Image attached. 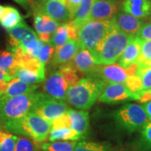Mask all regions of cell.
Returning a JSON list of instances; mask_svg holds the SVG:
<instances>
[{
  "label": "cell",
  "mask_w": 151,
  "mask_h": 151,
  "mask_svg": "<svg viewBox=\"0 0 151 151\" xmlns=\"http://www.w3.org/2000/svg\"><path fill=\"white\" fill-rule=\"evenodd\" d=\"M55 52V48L49 43H43L42 48L39 51L37 59L41 63L46 65L50 60H51Z\"/></svg>",
  "instance_id": "cell-33"
},
{
  "label": "cell",
  "mask_w": 151,
  "mask_h": 151,
  "mask_svg": "<svg viewBox=\"0 0 151 151\" xmlns=\"http://www.w3.org/2000/svg\"><path fill=\"white\" fill-rule=\"evenodd\" d=\"M106 83L101 79L87 77L69 86L67 101L75 108L87 110L92 106L99 99Z\"/></svg>",
  "instance_id": "cell-2"
},
{
  "label": "cell",
  "mask_w": 151,
  "mask_h": 151,
  "mask_svg": "<svg viewBox=\"0 0 151 151\" xmlns=\"http://www.w3.org/2000/svg\"><path fill=\"white\" fill-rule=\"evenodd\" d=\"M36 10L43 13L60 24H65L71 20L66 0H41Z\"/></svg>",
  "instance_id": "cell-12"
},
{
  "label": "cell",
  "mask_w": 151,
  "mask_h": 151,
  "mask_svg": "<svg viewBox=\"0 0 151 151\" xmlns=\"http://www.w3.org/2000/svg\"><path fill=\"white\" fill-rule=\"evenodd\" d=\"M113 116L118 125L129 132L141 131L150 121L143 107L132 103L122 106Z\"/></svg>",
  "instance_id": "cell-7"
},
{
  "label": "cell",
  "mask_w": 151,
  "mask_h": 151,
  "mask_svg": "<svg viewBox=\"0 0 151 151\" xmlns=\"http://www.w3.org/2000/svg\"><path fill=\"white\" fill-rule=\"evenodd\" d=\"M124 85L130 91L134 93L138 94L142 91V81L140 77L137 74L128 77Z\"/></svg>",
  "instance_id": "cell-35"
},
{
  "label": "cell",
  "mask_w": 151,
  "mask_h": 151,
  "mask_svg": "<svg viewBox=\"0 0 151 151\" xmlns=\"http://www.w3.org/2000/svg\"><path fill=\"white\" fill-rule=\"evenodd\" d=\"M117 13L118 6L114 0H94L87 22L111 20Z\"/></svg>",
  "instance_id": "cell-13"
},
{
  "label": "cell",
  "mask_w": 151,
  "mask_h": 151,
  "mask_svg": "<svg viewBox=\"0 0 151 151\" xmlns=\"http://www.w3.org/2000/svg\"><path fill=\"white\" fill-rule=\"evenodd\" d=\"M60 72L67 80L69 86H73L80 81L78 75V70L74 67L73 64L71 62L65 65L60 66L59 69Z\"/></svg>",
  "instance_id": "cell-30"
},
{
  "label": "cell",
  "mask_w": 151,
  "mask_h": 151,
  "mask_svg": "<svg viewBox=\"0 0 151 151\" xmlns=\"http://www.w3.org/2000/svg\"><path fill=\"white\" fill-rule=\"evenodd\" d=\"M11 80V77H9L6 73H5L4 71L0 69V83L4 82V81H10Z\"/></svg>",
  "instance_id": "cell-44"
},
{
  "label": "cell",
  "mask_w": 151,
  "mask_h": 151,
  "mask_svg": "<svg viewBox=\"0 0 151 151\" xmlns=\"http://www.w3.org/2000/svg\"><path fill=\"white\" fill-rule=\"evenodd\" d=\"M10 135L11 134H9V132H5L0 130V144L2 143L3 141H4L6 138H8Z\"/></svg>",
  "instance_id": "cell-45"
},
{
  "label": "cell",
  "mask_w": 151,
  "mask_h": 151,
  "mask_svg": "<svg viewBox=\"0 0 151 151\" xmlns=\"http://www.w3.org/2000/svg\"><path fill=\"white\" fill-rule=\"evenodd\" d=\"M11 49L20 48L24 53L37 58L43 42L39 39L37 33L24 21L12 29L7 30Z\"/></svg>",
  "instance_id": "cell-6"
},
{
  "label": "cell",
  "mask_w": 151,
  "mask_h": 151,
  "mask_svg": "<svg viewBox=\"0 0 151 151\" xmlns=\"http://www.w3.org/2000/svg\"><path fill=\"white\" fill-rule=\"evenodd\" d=\"M37 141L27 138L18 137L14 151H36L37 148Z\"/></svg>",
  "instance_id": "cell-32"
},
{
  "label": "cell",
  "mask_w": 151,
  "mask_h": 151,
  "mask_svg": "<svg viewBox=\"0 0 151 151\" xmlns=\"http://www.w3.org/2000/svg\"><path fill=\"white\" fill-rule=\"evenodd\" d=\"M122 10L141 20H151V0H124Z\"/></svg>",
  "instance_id": "cell-15"
},
{
  "label": "cell",
  "mask_w": 151,
  "mask_h": 151,
  "mask_svg": "<svg viewBox=\"0 0 151 151\" xmlns=\"http://www.w3.org/2000/svg\"><path fill=\"white\" fill-rule=\"evenodd\" d=\"M26 1H27V2L29 4L30 6L33 5V4H34V0H26Z\"/></svg>",
  "instance_id": "cell-48"
},
{
  "label": "cell",
  "mask_w": 151,
  "mask_h": 151,
  "mask_svg": "<svg viewBox=\"0 0 151 151\" xmlns=\"http://www.w3.org/2000/svg\"><path fill=\"white\" fill-rule=\"evenodd\" d=\"M139 66L143 67H151V59L146 62H145V63L142 64V65H139Z\"/></svg>",
  "instance_id": "cell-46"
},
{
  "label": "cell",
  "mask_w": 151,
  "mask_h": 151,
  "mask_svg": "<svg viewBox=\"0 0 151 151\" xmlns=\"http://www.w3.org/2000/svg\"><path fill=\"white\" fill-rule=\"evenodd\" d=\"M135 36L127 35L115 29L92 54L94 63L99 65H109L116 63L122 52Z\"/></svg>",
  "instance_id": "cell-3"
},
{
  "label": "cell",
  "mask_w": 151,
  "mask_h": 151,
  "mask_svg": "<svg viewBox=\"0 0 151 151\" xmlns=\"http://www.w3.org/2000/svg\"><path fill=\"white\" fill-rule=\"evenodd\" d=\"M45 92H32L0 100V120L3 126L32 112Z\"/></svg>",
  "instance_id": "cell-4"
},
{
  "label": "cell",
  "mask_w": 151,
  "mask_h": 151,
  "mask_svg": "<svg viewBox=\"0 0 151 151\" xmlns=\"http://www.w3.org/2000/svg\"><path fill=\"white\" fill-rule=\"evenodd\" d=\"M142 107L145 110V111H146L149 120L151 121V101H147L146 103H143Z\"/></svg>",
  "instance_id": "cell-42"
},
{
  "label": "cell",
  "mask_w": 151,
  "mask_h": 151,
  "mask_svg": "<svg viewBox=\"0 0 151 151\" xmlns=\"http://www.w3.org/2000/svg\"><path fill=\"white\" fill-rule=\"evenodd\" d=\"M129 76L130 75L127 68L122 67L118 64H112L109 65H97L93 71L88 77L99 78L104 81L106 83H124Z\"/></svg>",
  "instance_id": "cell-10"
},
{
  "label": "cell",
  "mask_w": 151,
  "mask_h": 151,
  "mask_svg": "<svg viewBox=\"0 0 151 151\" xmlns=\"http://www.w3.org/2000/svg\"><path fill=\"white\" fill-rule=\"evenodd\" d=\"M22 16L16 9L11 6H5L0 19V23L6 30L11 29L22 22Z\"/></svg>",
  "instance_id": "cell-23"
},
{
  "label": "cell",
  "mask_w": 151,
  "mask_h": 151,
  "mask_svg": "<svg viewBox=\"0 0 151 151\" xmlns=\"http://www.w3.org/2000/svg\"><path fill=\"white\" fill-rule=\"evenodd\" d=\"M143 140L147 144L151 146V121H149L141 130Z\"/></svg>",
  "instance_id": "cell-40"
},
{
  "label": "cell",
  "mask_w": 151,
  "mask_h": 151,
  "mask_svg": "<svg viewBox=\"0 0 151 151\" xmlns=\"http://www.w3.org/2000/svg\"><path fill=\"white\" fill-rule=\"evenodd\" d=\"M94 1V0H82L81 1L80 6L77 11L74 18H73L72 20H71L78 30L83 24L87 22V19H88L90 11H91Z\"/></svg>",
  "instance_id": "cell-25"
},
{
  "label": "cell",
  "mask_w": 151,
  "mask_h": 151,
  "mask_svg": "<svg viewBox=\"0 0 151 151\" xmlns=\"http://www.w3.org/2000/svg\"><path fill=\"white\" fill-rule=\"evenodd\" d=\"M139 95L140 99L139 101L142 103H146L147 101H151V89L146 91H141L139 92Z\"/></svg>",
  "instance_id": "cell-41"
},
{
  "label": "cell",
  "mask_w": 151,
  "mask_h": 151,
  "mask_svg": "<svg viewBox=\"0 0 151 151\" xmlns=\"http://www.w3.org/2000/svg\"><path fill=\"white\" fill-rule=\"evenodd\" d=\"M81 139H83L81 136L76 130L71 127L52 129L49 137V140L51 142L58 140L77 141Z\"/></svg>",
  "instance_id": "cell-26"
},
{
  "label": "cell",
  "mask_w": 151,
  "mask_h": 151,
  "mask_svg": "<svg viewBox=\"0 0 151 151\" xmlns=\"http://www.w3.org/2000/svg\"><path fill=\"white\" fill-rule=\"evenodd\" d=\"M73 151H113L109 145L91 141H77Z\"/></svg>",
  "instance_id": "cell-28"
},
{
  "label": "cell",
  "mask_w": 151,
  "mask_h": 151,
  "mask_svg": "<svg viewBox=\"0 0 151 151\" xmlns=\"http://www.w3.org/2000/svg\"><path fill=\"white\" fill-rule=\"evenodd\" d=\"M81 1L82 0H66V6L70 14V21L74 18L75 15L80 6Z\"/></svg>",
  "instance_id": "cell-39"
},
{
  "label": "cell",
  "mask_w": 151,
  "mask_h": 151,
  "mask_svg": "<svg viewBox=\"0 0 151 151\" xmlns=\"http://www.w3.org/2000/svg\"><path fill=\"white\" fill-rule=\"evenodd\" d=\"M69 84L59 69L50 73L44 81L43 90L45 93L54 99L61 101L67 100Z\"/></svg>",
  "instance_id": "cell-11"
},
{
  "label": "cell",
  "mask_w": 151,
  "mask_h": 151,
  "mask_svg": "<svg viewBox=\"0 0 151 151\" xmlns=\"http://www.w3.org/2000/svg\"><path fill=\"white\" fill-rule=\"evenodd\" d=\"M2 128H4V127H3V124H2V123H1V120H0V130L2 129Z\"/></svg>",
  "instance_id": "cell-49"
},
{
  "label": "cell",
  "mask_w": 151,
  "mask_h": 151,
  "mask_svg": "<svg viewBox=\"0 0 151 151\" xmlns=\"http://www.w3.org/2000/svg\"><path fill=\"white\" fill-rule=\"evenodd\" d=\"M116 28L113 18L108 20H90L86 22L78 31L79 48L92 52Z\"/></svg>",
  "instance_id": "cell-5"
},
{
  "label": "cell",
  "mask_w": 151,
  "mask_h": 151,
  "mask_svg": "<svg viewBox=\"0 0 151 151\" xmlns=\"http://www.w3.org/2000/svg\"><path fill=\"white\" fill-rule=\"evenodd\" d=\"M69 41H70V39H69L67 28L65 23L60 24V27L57 29L56 31L53 33V35L51 36L49 43L55 50L56 48L63 46Z\"/></svg>",
  "instance_id": "cell-27"
},
{
  "label": "cell",
  "mask_w": 151,
  "mask_h": 151,
  "mask_svg": "<svg viewBox=\"0 0 151 151\" xmlns=\"http://www.w3.org/2000/svg\"><path fill=\"white\" fill-rule=\"evenodd\" d=\"M18 67L17 58L14 52L6 50L0 52V69L11 77V79L14 78Z\"/></svg>",
  "instance_id": "cell-22"
},
{
  "label": "cell",
  "mask_w": 151,
  "mask_h": 151,
  "mask_svg": "<svg viewBox=\"0 0 151 151\" xmlns=\"http://www.w3.org/2000/svg\"><path fill=\"white\" fill-rule=\"evenodd\" d=\"M67 113L71 119V128L76 130L84 139L88 136L89 129L88 113L85 111H76L71 109H68Z\"/></svg>",
  "instance_id": "cell-17"
},
{
  "label": "cell",
  "mask_w": 151,
  "mask_h": 151,
  "mask_svg": "<svg viewBox=\"0 0 151 151\" xmlns=\"http://www.w3.org/2000/svg\"><path fill=\"white\" fill-rule=\"evenodd\" d=\"M118 29L127 35L135 36L143 25V20L121 10L113 17Z\"/></svg>",
  "instance_id": "cell-14"
},
{
  "label": "cell",
  "mask_w": 151,
  "mask_h": 151,
  "mask_svg": "<svg viewBox=\"0 0 151 151\" xmlns=\"http://www.w3.org/2000/svg\"><path fill=\"white\" fill-rule=\"evenodd\" d=\"M18 137L11 134L0 144V151H14Z\"/></svg>",
  "instance_id": "cell-38"
},
{
  "label": "cell",
  "mask_w": 151,
  "mask_h": 151,
  "mask_svg": "<svg viewBox=\"0 0 151 151\" xmlns=\"http://www.w3.org/2000/svg\"><path fill=\"white\" fill-rule=\"evenodd\" d=\"M140 39L134 37V39L128 43L118 60V65L123 68H127L137 62L141 50Z\"/></svg>",
  "instance_id": "cell-20"
},
{
  "label": "cell",
  "mask_w": 151,
  "mask_h": 151,
  "mask_svg": "<svg viewBox=\"0 0 151 151\" xmlns=\"http://www.w3.org/2000/svg\"><path fill=\"white\" fill-rule=\"evenodd\" d=\"M14 78H18L30 85H37L45 80V77L35 71L20 67L17 68Z\"/></svg>",
  "instance_id": "cell-24"
},
{
  "label": "cell",
  "mask_w": 151,
  "mask_h": 151,
  "mask_svg": "<svg viewBox=\"0 0 151 151\" xmlns=\"http://www.w3.org/2000/svg\"><path fill=\"white\" fill-rule=\"evenodd\" d=\"M34 20H35V28L38 35L42 34L52 35L57 29L60 27V24H62L55 21L47 15L37 10H36L35 13Z\"/></svg>",
  "instance_id": "cell-21"
},
{
  "label": "cell",
  "mask_w": 151,
  "mask_h": 151,
  "mask_svg": "<svg viewBox=\"0 0 151 151\" xmlns=\"http://www.w3.org/2000/svg\"><path fill=\"white\" fill-rule=\"evenodd\" d=\"M76 141H52L42 145L44 151H73Z\"/></svg>",
  "instance_id": "cell-29"
},
{
  "label": "cell",
  "mask_w": 151,
  "mask_h": 151,
  "mask_svg": "<svg viewBox=\"0 0 151 151\" xmlns=\"http://www.w3.org/2000/svg\"><path fill=\"white\" fill-rule=\"evenodd\" d=\"M151 59V41H141V50L137 63L142 65Z\"/></svg>",
  "instance_id": "cell-34"
},
{
  "label": "cell",
  "mask_w": 151,
  "mask_h": 151,
  "mask_svg": "<svg viewBox=\"0 0 151 151\" xmlns=\"http://www.w3.org/2000/svg\"><path fill=\"white\" fill-rule=\"evenodd\" d=\"M38 85H30L18 78H13L8 82L6 88L1 95L0 100L30 93L36 91Z\"/></svg>",
  "instance_id": "cell-18"
},
{
  "label": "cell",
  "mask_w": 151,
  "mask_h": 151,
  "mask_svg": "<svg viewBox=\"0 0 151 151\" xmlns=\"http://www.w3.org/2000/svg\"><path fill=\"white\" fill-rule=\"evenodd\" d=\"M71 121L70 117L66 112L53 120H52V129H60V128H70Z\"/></svg>",
  "instance_id": "cell-36"
},
{
  "label": "cell",
  "mask_w": 151,
  "mask_h": 151,
  "mask_svg": "<svg viewBox=\"0 0 151 151\" xmlns=\"http://www.w3.org/2000/svg\"><path fill=\"white\" fill-rule=\"evenodd\" d=\"M79 50L78 41L70 40L63 46L55 50L53 56L51 59V64L55 66H61L69 63Z\"/></svg>",
  "instance_id": "cell-16"
},
{
  "label": "cell",
  "mask_w": 151,
  "mask_h": 151,
  "mask_svg": "<svg viewBox=\"0 0 151 151\" xmlns=\"http://www.w3.org/2000/svg\"><path fill=\"white\" fill-rule=\"evenodd\" d=\"M68 109L67 104L65 101L54 99L45 93L42 99L36 105L32 112L46 120L52 121L65 113Z\"/></svg>",
  "instance_id": "cell-9"
},
{
  "label": "cell",
  "mask_w": 151,
  "mask_h": 151,
  "mask_svg": "<svg viewBox=\"0 0 151 151\" xmlns=\"http://www.w3.org/2000/svg\"><path fill=\"white\" fill-rule=\"evenodd\" d=\"M4 7L2 6L1 5H0V19H1V16H2L3 12H4Z\"/></svg>",
  "instance_id": "cell-47"
},
{
  "label": "cell",
  "mask_w": 151,
  "mask_h": 151,
  "mask_svg": "<svg viewBox=\"0 0 151 151\" xmlns=\"http://www.w3.org/2000/svg\"><path fill=\"white\" fill-rule=\"evenodd\" d=\"M3 127L10 133L28 137L37 142H42L50 134L52 121L30 112L22 118L5 124Z\"/></svg>",
  "instance_id": "cell-1"
},
{
  "label": "cell",
  "mask_w": 151,
  "mask_h": 151,
  "mask_svg": "<svg viewBox=\"0 0 151 151\" xmlns=\"http://www.w3.org/2000/svg\"><path fill=\"white\" fill-rule=\"evenodd\" d=\"M141 40L151 41V22L143 23L135 35Z\"/></svg>",
  "instance_id": "cell-37"
},
{
  "label": "cell",
  "mask_w": 151,
  "mask_h": 151,
  "mask_svg": "<svg viewBox=\"0 0 151 151\" xmlns=\"http://www.w3.org/2000/svg\"><path fill=\"white\" fill-rule=\"evenodd\" d=\"M137 75L142 81V91L151 89V67H143L139 66Z\"/></svg>",
  "instance_id": "cell-31"
},
{
  "label": "cell",
  "mask_w": 151,
  "mask_h": 151,
  "mask_svg": "<svg viewBox=\"0 0 151 151\" xmlns=\"http://www.w3.org/2000/svg\"><path fill=\"white\" fill-rule=\"evenodd\" d=\"M71 63L77 70L85 73L88 76L97 65L94 63L93 57L89 50L81 48H79L78 51L76 54Z\"/></svg>",
  "instance_id": "cell-19"
},
{
  "label": "cell",
  "mask_w": 151,
  "mask_h": 151,
  "mask_svg": "<svg viewBox=\"0 0 151 151\" xmlns=\"http://www.w3.org/2000/svg\"><path fill=\"white\" fill-rule=\"evenodd\" d=\"M139 94L130 91L125 85L120 83H109L98 100L100 102L114 104L128 100H139Z\"/></svg>",
  "instance_id": "cell-8"
},
{
  "label": "cell",
  "mask_w": 151,
  "mask_h": 151,
  "mask_svg": "<svg viewBox=\"0 0 151 151\" xmlns=\"http://www.w3.org/2000/svg\"><path fill=\"white\" fill-rule=\"evenodd\" d=\"M13 1H14L15 2L18 3L20 6H22L23 7L25 10H27V11L29 10L30 4L27 2V1H26V0H13Z\"/></svg>",
  "instance_id": "cell-43"
}]
</instances>
